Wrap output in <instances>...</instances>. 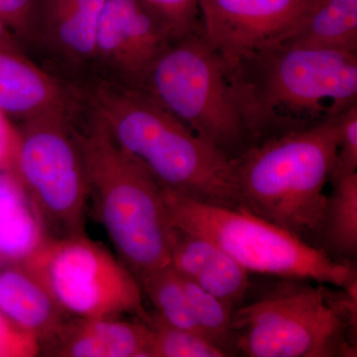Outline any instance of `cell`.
Instances as JSON below:
<instances>
[{
  "mask_svg": "<svg viewBox=\"0 0 357 357\" xmlns=\"http://www.w3.org/2000/svg\"><path fill=\"white\" fill-rule=\"evenodd\" d=\"M70 86L115 143L139 161L162 187L199 203L243 208L232 160L143 89L95 76Z\"/></svg>",
  "mask_w": 357,
  "mask_h": 357,
  "instance_id": "1",
  "label": "cell"
},
{
  "mask_svg": "<svg viewBox=\"0 0 357 357\" xmlns=\"http://www.w3.org/2000/svg\"><path fill=\"white\" fill-rule=\"evenodd\" d=\"M225 65L252 145L335 121L357 103V52L276 43Z\"/></svg>",
  "mask_w": 357,
  "mask_h": 357,
  "instance_id": "2",
  "label": "cell"
},
{
  "mask_svg": "<svg viewBox=\"0 0 357 357\" xmlns=\"http://www.w3.org/2000/svg\"><path fill=\"white\" fill-rule=\"evenodd\" d=\"M68 117L88 175L89 198L119 259L137 281L171 264V225L161 185L122 150L75 95Z\"/></svg>",
  "mask_w": 357,
  "mask_h": 357,
  "instance_id": "3",
  "label": "cell"
},
{
  "mask_svg": "<svg viewBox=\"0 0 357 357\" xmlns=\"http://www.w3.org/2000/svg\"><path fill=\"white\" fill-rule=\"evenodd\" d=\"M340 116L267 138L232 160L243 208L304 241L319 238L328 204L326 185L337 160Z\"/></svg>",
  "mask_w": 357,
  "mask_h": 357,
  "instance_id": "4",
  "label": "cell"
},
{
  "mask_svg": "<svg viewBox=\"0 0 357 357\" xmlns=\"http://www.w3.org/2000/svg\"><path fill=\"white\" fill-rule=\"evenodd\" d=\"M311 282L284 279L237 307L232 349L248 357L356 356V288Z\"/></svg>",
  "mask_w": 357,
  "mask_h": 357,
  "instance_id": "5",
  "label": "cell"
},
{
  "mask_svg": "<svg viewBox=\"0 0 357 357\" xmlns=\"http://www.w3.org/2000/svg\"><path fill=\"white\" fill-rule=\"evenodd\" d=\"M162 192L171 225L210 239L248 273L356 288L351 264L293 232L244 208L199 203L163 187Z\"/></svg>",
  "mask_w": 357,
  "mask_h": 357,
  "instance_id": "6",
  "label": "cell"
},
{
  "mask_svg": "<svg viewBox=\"0 0 357 357\" xmlns=\"http://www.w3.org/2000/svg\"><path fill=\"white\" fill-rule=\"evenodd\" d=\"M141 89L230 160L252 146L227 65L202 30L169 45Z\"/></svg>",
  "mask_w": 357,
  "mask_h": 357,
  "instance_id": "7",
  "label": "cell"
},
{
  "mask_svg": "<svg viewBox=\"0 0 357 357\" xmlns=\"http://www.w3.org/2000/svg\"><path fill=\"white\" fill-rule=\"evenodd\" d=\"M68 112L15 123L11 177L16 181L44 230L55 236L84 234L89 199L83 154Z\"/></svg>",
  "mask_w": 357,
  "mask_h": 357,
  "instance_id": "8",
  "label": "cell"
},
{
  "mask_svg": "<svg viewBox=\"0 0 357 357\" xmlns=\"http://www.w3.org/2000/svg\"><path fill=\"white\" fill-rule=\"evenodd\" d=\"M20 262L68 317L109 319L129 314L149 323L136 277L86 234L46 238Z\"/></svg>",
  "mask_w": 357,
  "mask_h": 357,
  "instance_id": "9",
  "label": "cell"
},
{
  "mask_svg": "<svg viewBox=\"0 0 357 357\" xmlns=\"http://www.w3.org/2000/svg\"><path fill=\"white\" fill-rule=\"evenodd\" d=\"M172 42L142 0H105L89 76L142 89L152 66Z\"/></svg>",
  "mask_w": 357,
  "mask_h": 357,
  "instance_id": "10",
  "label": "cell"
},
{
  "mask_svg": "<svg viewBox=\"0 0 357 357\" xmlns=\"http://www.w3.org/2000/svg\"><path fill=\"white\" fill-rule=\"evenodd\" d=\"M105 0H39L25 52L68 84L91 74L98 21Z\"/></svg>",
  "mask_w": 357,
  "mask_h": 357,
  "instance_id": "11",
  "label": "cell"
},
{
  "mask_svg": "<svg viewBox=\"0 0 357 357\" xmlns=\"http://www.w3.org/2000/svg\"><path fill=\"white\" fill-rule=\"evenodd\" d=\"M314 0H199L202 33L227 64L279 43Z\"/></svg>",
  "mask_w": 357,
  "mask_h": 357,
  "instance_id": "12",
  "label": "cell"
},
{
  "mask_svg": "<svg viewBox=\"0 0 357 357\" xmlns=\"http://www.w3.org/2000/svg\"><path fill=\"white\" fill-rule=\"evenodd\" d=\"M69 84L25 52L0 48V112L16 123L69 110Z\"/></svg>",
  "mask_w": 357,
  "mask_h": 357,
  "instance_id": "13",
  "label": "cell"
},
{
  "mask_svg": "<svg viewBox=\"0 0 357 357\" xmlns=\"http://www.w3.org/2000/svg\"><path fill=\"white\" fill-rule=\"evenodd\" d=\"M43 344L51 356L152 357L153 330L142 319H75Z\"/></svg>",
  "mask_w": 357,
  "mask_h": 357,
  "instance_id": "14",
  "label": "cell"
},
{
  "mask_svg": "<svg viewBox=\"0 0 357 357\" xmlns=\"http://www.w3.org/2000/svg\"><path fill=\"white\" fill-rule=\"evenodd\" d=\"M171 265L232 310L243 304L248 272L220 246L203 236L171 229Z\"/></svg>",
  "mask_w": 357,
  "mask_h": 357,
  "instance_id": "15",
  "label": "cell"
},
{
  "mask_svg": "<svg viewBox=\"0 0 357 357\" xmlns=\"http://www.w3.org/2000/svg\"><path fill=\"white\" fill-rule=\"evenodd\" d=\"M0 312L38 338L40 344L54 337L68 321L50 292L20 262L0 270Z\"/></svg>",
  "mask_w": 357,
  "mask_h": 357,
  "instance_id": "16",
  "label": "cell"
},
{
  "mask_svg": "<svg viewBox=\"0 0 357 357\" xmlns=\"http://www.w3.org/2000/svg\"><path fill=\"white\" fill-rule=\"evenodd\" d=\"M279 43L357 52V0H314Z\"/></svg>",
  "mask_w": 357,
  "mask_h": 357,
  "instance_id": "17",
  "label": "cell"
},
{
  "mask_svg": "<svg viewBox=\"0 0 357 357\" xmlns=\"http://www.w3.org/2000/svg\"><path fill=\"white\" fill-rule=\"evenodd\" d=\"M43 227L24 192L0 173V261L20 262L45 241Z\"/></svg>",
  "mask_w": 357,
  "mask_h": 357,
  "instance_id": "18",
  "label": "cell"
},
{
  "mask_svg": "<svg viewBox=\"0 0 357 357\" xmlns=\"http://www.w3.org/2000/svg\"><path fill=\"white\" fill-rule=\"evenodd\" d=\"M330 182L319 238L333 258L349 263L357 255V172L335 176Z\"/></svg>",
  "mask_w": 357,
  "mask_h": 357,
  "instance_id": "19",
  "label": "cell"
},
{
  "mask_svg": "<svg viewBox=\"0 0 357 357\" xmlns=\"http://www.w3.org/2000/svg\"><path fill=\"white\" fill-rule=\"evenodd\" d=\"M138 283L153 306L155 316L175 328L201 333L192 317L182 276L172 265L142 277Z\"/></svg>",
  "mask_w": 357,
  "mask_h": 357,
  "instance_id": "20",
  "label": "cell"
},
{
  "mask_svg": "<svg viewBox=\"0 0 357 357\" xmlns=\"http://www.w3.org/2000/svg\"><path fill=\"white\" fill-rule=\"evenodd\" d=\"M182 279L199 332L231 356L230 354L234 352L231 328L234 310L194 282L183 276Z\"/></svg>",
  "mask_w": 357,
  "mask_h": 357,
  "instance_id": "21",
  "label": "cell"
},
{
  "mask_svg": "<svg viewBox=\"0 0 357 357\" xmlns=\"http://www.w3.org/2000/svg\"><path fill=\"white\" fill-rule=\"evenodd\" d=\"M153 330L152 357H225L227 351L201 333L183 330L150 314Z\"/></svg>",
  "mask_w": 357,
  "mask_h": 357,
  "instance_id": "22",
  "label": "cell"
},
{
  "mask_svg": "<svg viewBox=\"0 0 357 357\" xmlns=\"http://www.w3.org/2000/svg\"><path fill=\"white\" fill-rule=\"evenodd\" d=\"M162 21L172 41L202 30L199 0H142Z\"/></svg>",
  "mask_w": 357,
  "mask_h": 357,
  "instance_id": "23",
  "label": "cell"
},
{
  "mask_svg": "<svg viewBox=\"0 0 357 357\" xmlns=\"http://www.w3.org/2000/svg\"><path fill=\"white\" fill-rule=\"evenodd\" d=\"M38 6L39 0H0V22L20 42L24 51Z\"/></svg>",
  "mask_w": 357,
  "mask_h": 357,
  "instance_id": "24",
  "label": "cell"
},
{
  "mask_svg": "<svg viewBox=\"0 0 357 357\" xmlns=\"http://www.w3.org/2000/svg\"><path fill=\"white\" fill-rule=\"evenodd\" d=\"M357 103L340 116V134L337 160L332 177L356 172ZM331 177V178H332Z\"/></svg>",
  "mask_w": 357,
  "mask_h": 357,
  "instance_id": "25",
  "label": "cell"
},
{
  "mask_svg": "<svg viewBox=\"0 0 357 357\" xmlns=\"http://www.w3.org/2000/svg\"><path fill=\"white\" fill-rule=\"evenodd\" d=\"M40 352L38 338L14 325L0 312V357H31Z\"/></svg>",
  "mask_w": 357,
  "mask_h": 357,
  "instance_id": "26",
  "label": "cell"
},
{
  "mask_svg": "<svg viewBox=\"0 0 357 357\" xmlns=\"http://www.w3.org/2000/svg\"><path fill=\"white\" fill-rule=\"evenodd\" d=\"M15 144V126L0 112V173L11 176Z\"/></svg>",
  "mask_w": 357,
  "mask_h": 357,
  "instance_id": "27",
  "label": "cell"
},
{
  "mask_svg": "<svg viewBox=\"0 0 357 357\" xmlns=\"http://www.w3.org/2000/svg\"><path fill=\"white\" fill-rule=\"evenodd\" d=\"M0 48L25 52L20 42L1 22H0Z\"/></svg>",
  "mask_w": 357,
  "mask_h": 357,
  "instance_id": "28",
  "label": "cell"
}]
</instances>
